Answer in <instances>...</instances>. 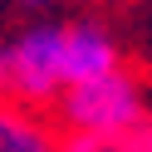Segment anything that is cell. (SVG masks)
I'll use <instances>...</instances> for the list:
<instances>
[{
  "instance_id": "5",
  "label": "cell",
  "mask_w": 152,
  "mask_h": 152,
  "mask_svg": "<svg viewBox=\"0 0 152 152\" xmlns=\"http://www.w3.org/2000/svg\"><path fill=\"white\" fill-rule=\"evenodd\" d=\"M118 152H152V123L142 118L137 128H128V132L118 137Z\"/></svg>"
},
{
  "instance_id": "4",
  "label": "cell",
  "mask_w": 152,
  "mask_h": 152,
  "mask_svg": "<svg viewBox=\"0 0 152 152\" xmlns=\"http://www.w3.org/2000/svg\"><path fill=\"white\" fill-rule=\"evenodd\" d=\"M0 152H59V142L30 108L0 103Z\"/></svg>"
},
{
  "instance_id": "1",
  "label": "cell",
  "mask_w": 152,
  "mask_h": 152,
  "mask_svg": "<svg viewBox=\"0 0 152 152\" xmlns=\"http://www.w3.org/2000/svg\"><path fill=\"white\" fill-rule=\"evenodd\" d=\"M59 118L69 123L74 137H98V142H118L128 128L142 123V88L128 69H113L93 83L59 93Z\"/></svg>"
},
{
  "instance_id": "2",
  "label": "cell",
  "mask_w": 152,
  "mask_h": 152,
  "mask_svg": "<svg viewBox=\"0 0 152 152\" xmlns=\"http://www.w3.org/2000/svg\"><path fill=\"white\" fill-rule=\"evenodd\" d=\"M0 69H5V93H15L25 108L59 98L64 93V30L59 25L25 30L10 49L0 54Z\"/></svg>"
},
{
  "instance_id": "7",
  "label": "cell",
  "mask_w": 152,
  "mask_h": 152,
  "mask_svg": "<svg viewBox=\"0 0 152 152\" xmlns=\"http://www.w3.org/2000/svg\"><path fill=\"white\" fill-rule=\"evenodd\" d=\"M25 5H44V0H25Z\"/></svg>"
},
{
  "instance_id": "6",
  "label": "cell",
  "mask_w": 152,
  "mask_h": 152,
  "mask_svg": "<svg viewBox=\"0 0 152 152\" xmlns=\"http://www.w3.org/2000/svg\"><path fill=\"white\" fill-rule=\"evenodd\" d=\"M59 152H118V142H98V137H69Z\"/></svg>"
},
{
  "instance_id": "3",
  "label": "cell",
  "mask_w": 152,
  "mask_h": 152,
  "mask_svg": "<svg viewBox=\"0 0 152 152\" xmlns=\"http://www.w3.org/2000/svg\"><path fill=\"white\" fill-rule=\"evenodd\" d=\"M113 69H123V54H118V39L103 25L83 20V25L64 30V88L93 83L103 74H113Z\"/></svg>"
}]
</instances>
